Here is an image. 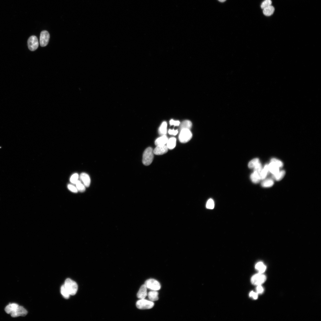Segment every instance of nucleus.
Returning a JSON list of instances; mask_svg holds the SVG:
<instances>
[{
	"label": "nucleus",
	"mask_w": 321,
	"mask_h": 321,
	"mask_svg": "<svg viewBox=\"0 0 321 321\" xmlns=\"http://www.w3.org/2000/svg\"><path fill=\"white\" fill-rule=\"evenodd\" d=\"M64 285L70 295L73 296L76 294L78 286L75 282L70 278L67 279Z\"/></svg>",
	"instance_id": "f03ea898"
},
{
	"label": "nucleus",
	"mask_w": 321,
	"mask_h": 321,
	"mask_svg": "<svg viewBox=\"0 0 321 321\" xmlns=\"http://www.w3.org/2000/svg\"><path fill=\"white\" fill-rule=\"evenodd\" d=\"M79 176L77 174H73L70 179V181L73 184H75L78 180Z\"/></svg>",
	"instance_id": "cd10ccee"
},
{
	"label": "nucleus",
	"mask_w": 321,
	"mask_h": 321,
	"mask_svg": "<svg viewBox=\"0 0 321 321\" xmlns=\"http://www.w3.org/2000/svg\"><path fill=\"white\" fill-rule=\"evenodd\" d=\"M75 185L78 191L80 192H84L85 190V186L82 183L81 181L78 180Z\"/></svg>",
	"instance_id": "a878e982"
},
{
	"label": "nucleus",
	"mask_w": 321,
	"mask_h": 321,
	"mask_svg": "<svg viewBox=\"0 0 321 321\" xmlns=\"http://www.w3.org/2000/svg\"><path fill=\"white\" fill-rule=\"evenodd\" d=\"M250 178L252 182L255 184L258 183L261 180L259 174L255 172L251 174Z\"/></svg>",
	"instance_id": "4be33fe9"
},
{
	"label": "nucleus",
	"mask_w": 321,
	"mask_h": 321,
	"mask_svg": "<svg viewBox=\"0 0 321 321\" xmlns=\"http://www.w3.org/2000/svg\"><path fill=\"white\" fill-rule=\"evenodd\" d=\"M257 293L259 294H262L264 291V289L263 287L261 285L258 286L256 288Z\"/></svg>",
	"instance_id": "72a5a7b5"
},
{
	"label": "nucleus",
	"mask_w": 321,
	"mask_h": 321,
	"mask_svg": "<svg viewBox=\"0 0 321 321\" xmlns=\"http://www.w3.org/2000/svg\"><path fill=\"white\" fill-rule=\"evenodd\" d=\"M272 3L271 0H265L261 4V9H263L266 7L271 5Z\"/></svg>",
	"instance_id": "c85d7f7f"
},
{
	"label": "nucleus",
	"mask_w": 321,
	"mask_h": 321,
	"mask_svg": "<svg viewBox=\"0 0 321 321\" xmlns=\"http://www.w3.org/2000/svg\"><path fill=\"white\" fill-rule=\"evenodd\" d=\"M168 140V137L166 135H163L155 140V144L157 146L165 145Z\"/></svg>",
	"instance_id": "4468645a"
},
{
	"label": "nucleus",
	"mask_w": 321,
	"mask_h": 321,
	"mask_svg": "<svg viewBox=\"0 0 321 321\" xmlns=\"http://www.w3.org/2000/svg\"><path fill=\"white\" fill-rule=\"evenodd\" d=\"M153 152L151 147H148L144 151L143 159V163L145 166L150 165L153 159Z\"/></svg>",
	"instance_id": "7ed1b4c3"
},
{
	"label": "nucleus",
	"mask_w": 321,
	"mask_h": 321,
	"mask_svg": "<svg viewBox=\"0 0 321 321\" xmlns=\"http://www.w3.org/2000/svg\"><path fill=\"white\" fill-rule=\"evenodd\" d=\"M274 184L273 180L271 179H267L261 183V186L264 188H270Z\"/></svg>",
	"instance_id": "5701e85b"
},
{
	"label": "nucleus",
	"mask_w": 321,
	"mask_h": 321,
	"mask_svg": "<svg viewBox=\"0 0 321 321\" xmlns=\"http://www.w3.org/2000/svg\"><path fill=\"white\" fill-rule=\"evenodd\" d=\"M274 7L271 5L264 9L263 13L265 16L269 17L274 13Z\"/></svg>",
	"instance_id": "dca6fc26"
},
{
	"label": "nucleus",
	"mask_w": 321,
	"mask_h": 321,
	"mask_svg": "<svg viewBox=\"0 0 321 321\" xmlns=\"http://www.w3.org/2000/svg\"><path fill=\"white\" fill-rule=\"evenodd\" d=\"M167 144V146L168 149L170 150H172L176 146V139L174 137L170 138L168 140Z\"/></svg>",
	"instance_id": "a211bd4d"
},
{
	"label": "nucleus",
	"mask_w": 321,
	"mask_h": 321,
	"mask_svg": "<svg viewBox=\"0 0 321 321\" xmlns=\"http://www.w3.org/2000/svg\"><path fill=\"white\" fill-rule=\"evenodd\" d=\"M50 39V35L49 32L46 31H42L40 34V42L41 47L46 46L49 42Z\"/></svg>",
	"instance_id": "1a4fd4ad"
},
{
	"label": "nucleus",
	"mask_w": 321,
	"mask_h": 321,
	"mask_svg": "<svg viewBox=\"0 0 321 321\" xmlns=\"http://www.w3.org/2000/svg\"><path fill=\"white\" fill-rule=\"evenodd\" d=\"M250 296L252 297L254 299L256 300L258 297V294L252 291L250 294Z\"/></svg>",
	"instance_id": "c9c22d12"
},
{
	"label": "nucleus",
	"mask_w": 321,
	"mask_h": 321,
	"mask_svg": "<svg viewBox=\"0 0 321 321\" xmlns=\"http://www.w3.org/2000/svg\"><path fill=\"white\" fill-rule=\"evenodd\" d=\"M269 171L268 165H266L261 171L260 174L261 180H264L266 178Z\"/></svg>",
	"instance_id": "412c9836"
},
{
	"label": "nucleus",
	"mask_w": 321,
	"mask_h": 321,
	"mask_svg": "<svg viewBox=\"0 0 321 321\" xmlns=\"http://www.w3.org/2000/svg\"><path fill=\"white\" fill-rule=\"evenodd\" d=\"M147 295V288L145 285H143L140 287L137 294V296L140 299H144Z\"/></svg>",
	"instance_id": "f8f14e48"
},
{
	"label": "nucleus",
	"mask_w": 321,
	"mask_h": 321,
	"mask_svg": "<svg viewBox=\"0 0 321 321\" xmlns=\"http://www.w3.org/2000/svg\"><path fill=\"white\" fill-rule=\"evenodd\" d=\"M167 124L166 122L162 123L159 130V133L161 135H166L167 132Z\"/></svg>",
	"instance_id": "6ab92c4d"
},
{
	"label": "nucleus",
	"mask_w": 321,
	"mask_h": 321,
	"mask_svg": "<svg viewBox=\"0 0 321 321\" xmlns=\"http://www.w3.org/2000/svg\"><path fill=\"white\" fill-rule=\"evenodd\" d=\"M266 278L264 275L259 273L253 276L251 278V281L252 284L256 286L261 285L266 280Z\"/></svg>",
	"instance_id": "423d86ee"
},
{
	"label": "nucleus",
	"mask_w": 321,
	"mask_h": 321,
	"mask_svg": "<svg viewBox=\"0 0 321 321\" xmlns=\"http://www.w3.org/2000/svg\"><path fill=\"white\" fill-rule=\"evenodd\" d=\"M286 174V172L285 170H282L279 172L277 174L273 175V178L277 181H280L284 177Z\"/></svg>",
	"instance_id": "b1692460"
},
{
	"label": "nucleus",
	"mask_w": 321,
	"mask_h": 321,
	"mask_svg": "<svg viewBox=\"0 0 321 321\" xmlns=\"http://www.w3.org/2000/svg\"><path fill=\"white\" fill-rule=\"evenodd\" d=\"M192 123L191 121L189 120H185L182 122L180 126L181 131L183 129H188L190 130L192 127Z\"/></svg>",
	"instance_id": "f3484780"
},
{
	"label": "nucleus",
	"mask_w": 321,
	"mask_h": 321,
	"mask_svg": "<svg viewBox=\"0 0 321 321\" xmlns=\"http://www.w3.org/2000/svg\"><path fill=\"white\" fill-rule=\"evenodd\" d=\"M168 148L165 145H158L155 148L153 152L156 155H162L166 153L168 151Z\"/></svg>",
	"instance_id": "9d476101"
},
{
	"label": "nucleus",
	"mask_w": 321,
	"mask_h": 321,
	"mask_svg": "<svg viewBox=\"0 0 321 321\" xmlns=\"http://www.w3.org/2000/svg\"><path fill=\"white\" fill-rule=\"evenodd\" d=\"M206 207L208 209H213L214 207V203L213 200L210 199H209L207 201Z\"/></svg>",
	"instance_id": "7c9ffc66"
},
{
	"label": "nucleus",
	"mask_w": 321,
	"mask_h": 321,
	"mask_svg": "<svg viewBox=\"0 0 321 321\" xmlns=\"http://www.w3.org/2000/svg\"><path fill=\"white\" fill-rule=\"evenodd\" d=\"M254 168V172L257 173L260 176L261 171L262 169L261 163L260 162H258Z\"/></svg>",
	"instance_id": "c756f323"
},
{
	"label": "nucleus",
	"mask_w": 321,
	"mask_h": 321,
	"mask_svg": "<svg viewBox=\"0 0 321 321\" xmlns=\"http://www.w3.org/2000/svg\"><path fill=\"white\" fill-rule=\"evenodd\" d=\"M154 303L152 301L145 299H140L137 301L136 303L137 308L139 309H149L152 308L154 306Z\"/></svg>",
	"instance_id": "20e7f679"
},
{
	"label": "nucleus",
	"mask_w": 321,
	"mask_h": 321,
	"mask_svg": "<svg viewBox=\"0 0 321 321\" xmlns=\"http://www.w3.org/2000/svg\"><path fill=\"white\" fill-rule=\"evenodd\" d=\"M28 46L29 50L34 51L38 48L39 43L36 36L33 35L30 37L27 41Z\"/></svg>",
	"instance_id": "6e6552de"
},
{
	"label": "nucleus",
	"mask_w": 321,
	"mask_h": 321,
	"mask_svg": "<svg viewBox=\"0 0 321 321\" xmlns=\"http://www.w3.org/2000/svg\"><path fill=\"white\" fill-rule=\"evenodd\" d=\"M268 166L269 171L273 175L277 174L279 172V167L274 162H271Z\"/></svg>",
	"instance_id": "ddd939ff"
},
{
	"label": "nucleus",
	"mask_w": 321,
	"mask_h": 321,
	"mask_svg": "<svg viewBox=\"0 0 321 321\" xmlns=\"http://www.w3.org/2000/svg\"><path fill=\"white\" fill-rule=\"evenodd\" d=\"M147 288L153 290H157L161 288V285L159 282L153 279L147 280L145 284Z\"/></svg>",
	"instance_id": "0eeeda50"
},
{
	"label": "nucleus",
	"mask_w": 321,
	"mask_h": 321,
	"mask_svg": "<svg viewBox=\"0 0 321 321\" xmlns=\"http://www.w3.org/2000/svg\"><path fill=\"white\" fill-rule=\"evenodd\" d=\"M255 268L259 273H263L266 270V266L262 262H259L256 265Z\"/></svg>",
	"instance_id": "aec40b11"
},
{
	"label": "nucleus",
	"mask_w": 321,
	"mask_h": 321,
	"mask_svg": "<svg viewBox=\"0 0 321 321\" xmlns=\"http://www.w3.org/2000/svg\"><path fill=\"white\" fill-rule=\"evenodd\" d=\"M271 162L275 163L279 168H281L283 166V163L280 160L275 158H272L271 159Z\"/></svg>",
	"instance_id": "2f4dec72"
},
{
	"label": "nucleus",
	"mask_w": 321,
	"mask_h": 321,
	"mask_svg": "<svg viewBox=\"0 0 321 321\" xmlns=\"http://www.w3.org/2000/svg\"><path fill=\"white\" fill-rule=\"evenodd\" d=\"M68 188L69 190L73 192L77 193L78 192L76 187L71 184H68Z\"/></svg>",
	"instance_id": "473e14b6"
},
{
	"label": "nucleus",
	"mask_w": 321,
	"mask_h": 321,
	"mask_svg": "<svg viewBox=\"0 0 321 321\" xmlns=\"http://www.w3.org/2000/svg\"><path fill=\"white\" fill-rule=\"evenodd\" d=\"M192 133L188 129H183L181 130L179 135V140L181 143H185L188 142L192 137Z\"/></svg>",
	"instance_id": "39448f33"
},
{
	"label": "nucleus",
	"mask_w": 321,
	"mask_h": 321,
	"mask_svg": "<svg viewBox=\"0 0 321 321\" xmlns=\"http://www.w3.org/2000/svg\"><path fill=\"white\" fill-rule=\"evenodd\" d=\"M168 133L169 134H170V135H176L178 134V131L177 130H174V129H170L168 131Z\"/></svg>",
	"instance_id": "e433bc0d"
},
{
	"label": "nucleus",
	"mask_w": 321,
	"mask_h": 321,
	"mask_svg": "<svg viewBox=\"0 0 321 321\" xmlns=\"http://www.w3.org/2000/svg\"><path fill=\"white\" fill-rule=\"evenodd\" d=\"M170 123L171 125L179 126L180 125V123L179 121H175L173 120H171L170 121Z\"/></svg>",
	"instance_id": "f704fd0d"
},
{
	"label": "nucleus",
	"mask_w": 321,
	"mask_h": 321,
	"mask_svg": "<svg viewBox=\"0 0 321 321\" xmlns=\"http://www.w3.org/2000/svg\"><path fill=\"white\" fill-rule=\"evenodd\" d=\"M61 294L64 298L66 299H69L70 295L64 285L61 287Z\"/></svg>",
	"instance_id": "393cba45"
},
{
	"label": "nucleus",
	"mask_w": 321,
	"mask_h": 321,
	"mask_svg": "<svg viewBox=\"0 0 321 321\" xmlns=\"http://www.w3.org/2000/svg\"><path fill=\"white\" fill-rule=\"evenodd\" d=\"M158 293L156 290H153L148 293L147 296L150 301L154 302L158 300Z\"/></svg>",
	"instance_id": "2eb2a0df"
},
{
	"label": "nucleus",
	"mask_w": 321,
	"mask_h": 321,
	"mask_svg": "<svg viewBox=\"0 0 321 321\" xmlns=\"http://www.w3.org/2000/svg\"><path fill=\"white\" fill-rule=\"evenodd\" d=\"M259 162V160L258 159H254L249 162L248 165V167L250 169L254 168Z\"/></svg>",
	"instance_id": "bb28decb"
},
{
	"label": "nucleus",
	"mask_w": 321,
	"mask_h": 321,
	"mask_svg": "<svg viewBox=\"0 0 321 321\" xmlns=\"http://www.w3.org/2000/svg\"><path fill=\"white\" fill-rule=\"evenodd\" d=\"M79 178L85 187H89L91 182V179L89 175L85 173H82L80 174Z\"/></svg>",
	"instance_id": "9b49d317"
},
{
	"label": "nucleus",
	"mask_w": 321,
	"mask_h": 321,
	"mask_svg": "<svg viewBox=\"0 0 321 321\" xmlns=\"http://www.w3.org/2000/svg\"><path fill=\"white\" fill-rule=\"evenodd\" d=\"M5 311L7 314H10L13 318L25 316L28 313L27 311L23 307L15 303L7 305L5 308Z\"/></svg>",
	"instance_id": "f257e3e1"
},
{
	"label": "nucleus",
	"mask_w": 321,
	"mask_h": 321,
	"mask_svg": "<svg viewBox=\"0 0 321 321\" xmlns=\"http://www.w3.org/2000/svg\"><path fill=\"white\" fill-rule=\"evenodd\" d=\"M220 2L223 3L225 2L226 0H218Z\"/></svg>",
	"instance_id": "4c0bfd02"
}]
</instances>
